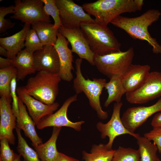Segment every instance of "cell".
I'll return each instance as SVG.
<instances>
[{"mask_svg": "<svg viewBox=\"0 0 161 161\" xmlns=\"http://www.w3.org/2000/svg\"><path fill=\"white\" fill-rule=\"evenodd\" d=\"M161 15L158 10L149 9L137 17L118 16L110 23L124 30L133 39L146 41L152 47L153 53L161 54V45L151 36L148 30V27L157 21Z\"/></svg>", "mask_w": 161, "mask_h": 161, "instance_id": "cell-1", "label": "cell"}, {"mask_svg": "<svg viewBox=\"0 0 161 161\" xmlns=\"http://www.w3.org/2000/svg\"><path fill=\"white\" fill-rule=\"evenodd\" d=\"M143 4V0H98L85 3L82 6L88 14L95 17L96 23L107 26L121 14L141 10Z\"/></svg>", "mask_w": 161, "mask_h": 161, "instance_id": "cell-2", "label": "cell"}, {"mask_svg": "<svg viewBox=\"0 0 161 161\" xmlns=\"http://www.w3.org/2000/svg\"><path fill=\"white\" fill-rule=\"evenodd\" d=\"M80 28L95 55L102 56L120 51L121 44L107 26L95 21L82 23Z\"/></svg>", "mask_w": 161, "mask_h": 161, "instance_id": "cell-3", "label": "cell"}, {"mask_svg": "<svg viewBox=\"0 0 161 161\" xmlns=\"http://www.w3.org/2000/svg\"><path fill=\"white\" fill-rule=\"evenodd\" d=\"M82 59L77 58L75 62L76 77L73 81V89L76 94L83 92L88 99L91 107L96 112L98 117L105 120L108 117L107 112L103 111L101 106L100 97L106 83L105 79L94 78L86 79L81 71Z\"/></svg>", "mask_w": 161, "mask_h": 161, "instance_id": "cell-4", "label": "cell"}, {"mask_svg": "<svg viewBox=\"0 0 161 161\" xmlns=\"http://www.w3.org/2000/svg\"><path fill=\"white\" fill-rule=\"evenodd\" d=\"M61 80L58 73L40 71L30 78L23 87L30 96L44 103L51 105L55 102L58 94Z\"/></svg>", "mask_w": 161, "mask_h": 161, "instance_id": "cell-5", "label": "cell"}, {"mask_svg": "<svg viewBox=\"0 0 161 161\" xmlns=\"http://www.w3.org/2000/svg\"><path fill=\"white\" fill-rule=\"evenodd\" d=\"M134 56V49L132 47L125 51H120L102 56L95 55L94 66L110 79L122 75L132 64Z\"/></svg>", "mask_w": 161, "mask_h": 161, "instance_id": "cell-6", "label": "cell"}, {"mask_svg": "<svg viewBox=\"0 0 161 161\" xmlns=\"http://www.w3.org/2000/svg\"><path fill=\"white\" fill-rule=\"evenodd\" d=\"M14 2L15 13L11 18L31 25L40 21L51 22L41 0H16Z\"/></svg>", "mask_w": 161, "mask_h": 161, "instance_id": "cell-7", "label": "cell"}, {"mask_svg": "<svg viewBox=\"0 0 161 161\" xmlns=\"http://www.w3.org/2000/svg\"><path fill=\"white\" fill-rule=\"evenodd\" d=\"M59 11L62 27L66 29L80 28L81 24L94 21L89 14L85 12L82 6L72 0H55Z\"/></svg>", "mask_w": 161, "mask_h": 161, "instance_id": "cell-8", "label": "cell"}, {"mask_svg": "<svg viewBox=\"0 0 161 161\" xmlns=\"http://www.w3.org/2000/svg\"><path fill=\"white\" fill-rule=\"evenodd\" d=\"M123 103H115L113 106V111L110 120L106 123L99 122L96 125L97 129L100 133V137L105 139L107 137L109 141L106 145L109 149H112L115 139L120 135L128 134L136 139L140 136L138 134L130 132L125 127L120 117V112Z\"/></svg>", "mask_w": 161, "mask_h": 161, "instance_id": "cell-9", "label": "cell"}, {"mask_svg": "<svg viewBox=\"0 0 161 161\" xmlns=\"http://www.w3.org/2000/svg\"><path fill=\"white\" fill-rule=\"evenodd\" d=\"M126 98L131 104H143L161 96V72L150 73L144 83L136 90L126 93Z\"/></svg>", "mask_w": 161, "mask_h": 161, "instance_id": "cell-10", "label": "cell"}, {"mask_svg": "<svg viewBox=\"0 0 161 161\" xmlns=\"http://www.w3.org/2000/svg\"><path fill=\"white\" fill-rule=\"evenodd\" d=\"M161 112V97L154 104L149 106L133 107L127 109L121 117L126 128L130 132L134 131L154 114Z\"/></svg>", "mask_w": 161, "mask_h": 161, "instance_id": "cell-11", "label": "cell"}, {"mask_svg": "<svg viewBox=\"0 0 161 161\" xmlns=\"http://www.w3.org/2000/svg\"><path fill=\"white\" fill-rule=\"evenodd\" d=\"M78 95L69 97L64 103L61 107L52 114L43 117L36 125L38 129H42L48 127H61L63 126L71 128L77 131H80L82 125L85 123L83 120L72 122L67 117L68 108L72 103L77 100Z\"/></svg>", "mask_w": 161, "mask_h": 161, "instance_id": "cell-12", "label": "cell"}, {"mask_svg": "<svg viewBox=\"0 0 161 161\" xmlns=\"http://www.w3.org/2000/svg\"><path fill=\"white\" fill-rule=\"evenodd\" d=\"M16 93L27 107L30 115L36 126L43 117L53 113L59 106V104L56 102L51 105L44 103L28 94L23 86L17 88Z\"/></svg>", "mask_w": 161, "mask_h": 161, "instance_id": "cell-13", "label": "cell"}, {"mask_svg": "<svg viewBox=\"0 0 161 161\" xmlns=\"http://www.w3.org/2000/svg\"><path fill=\"white\" fill-rule=\"evenodd\" d=\"M58 31L70 44L72 52L76 54L80 58L85 59L91 65L94 66L95 54L91 49L80 28L69 29L61 27Z\"/></svg>", "mask_w": 161, "mask_h": 161, "instance_id": "cell-14", "label": "cell"}, {"mask_svg": "<svg viewBox=\"0 0 161 161\" xmlns=\"http://www.w3.org/2000/svg\"><path fill=\"white\" fill-rule=\"evenodd\" d=\"M34 67L36 71L58 73L60 69L59 58L54 46L45 45L33 53Z\"/></svg>", "mask_w": 161, "mask_h": 161, "instance_id": "cell-15", "label": "cell"}, {"mask_svg": "<svg viewBox=\"0 0 161 161\" xmlns=\"http://www.w3.org/2000/svg\"><path fill=\"white\" fill-rule=\"evenodd\" d=\"M12 99L4 97L0 99V140L6 138L9 143L14 145L15 137L13 130L16 125V118L11 105Z\"/></svg>", "mask_w": 161, "mask_h": 161, "instance_id": "cell-16", "label": "cell"}, {"mask_svg": "<svg viewBox=\"0 0 161 161\" xmlns=\"http://www.w3.org/2000/svg\"><path fill=\"white\" fill-rule=\"evenodd\" d=\"M69 42L59 31L57 39L54 46L56 49L59 58L60 69L58 73L61 80L69 82L73 78L72 71L74 70L72 51L68 47Z\"/></svg>", "mask_w": 161, "mask_h": 161, "instance_id": "cell-17", "label": "cell"}, {"mask_svg": "<svg viewBox=\"0 0 161 161\" xmlns=\"http://www.w3.org/2000/svg\"><path fill=\"white\" fill-rule=\"evenodd\" d=\"M148 65L132 64L122 75V82L126 93L134 91L145 82L150 73Z\"/></svg>", "mask_w": 161, "mask_h": 161, "instance_id": "cell-18", "label": "cell"}, {"mask_svg": "<svg viewBox=\"0 0 161 161\" xmlns=\"http://www.w3.org/2000/svg\"><path fill=\"white\" fill-rule=\"evenodd\" d=\"M18 101L19 114L16 117V126L23 130L25 136L32 141V145L33 147L42 143V139L36 132L35 125L28 114L26 106L18 97Z\"/></svg>", "mask_w": 161, "mask_h": 161, "instance_id": "cell-19", "label": "cell"}, {"mask_svg": "<svg viewBox=\"0 0 161 161\" xmlns=\"http://www.w3.org/2000/svg\"><path fill=\"white\" fill-rule=\"evenodd\" d=\"M31 24H25L19 31L10 36L0 38V46L8 52V58L13 60L17 54L24 47V42L28 31Z\"/></svg>", "mask_w": 161, "mask_h": 161, "instance_id": "cell-20", "label": "cell"}, {"mask_svg": "<svg viewBox=\"0 0 161 161\" xmlns=\"http://www.w3.org/2000/svg\"><path fill=\"white\" fill-rule=\"evenodd\" d=\"M33 53L26 48L21 51L12 60L13 66L17 70L16 80H23L29 75L34 73Z\"/></svg>", "mask_w": 161, "mask_h": 161, "instance_id": "cell-21", "label": "cell"}, {"mask_svg": "<svg viewBox=\"0 0 161 161\" xmlns=\"http://www.w3.org/2000/svg\"><path fill=\"white\" fill-rule=\"evenodd\" d=\"M61 129L53 127L52 134L46 143L34 147L41 161H55L59 152L56 147V141Z\"/></svg>", "mask_w": 161, "mask_h": 161, "instance_id": "cell-22", "label": "cell"}, {"mask_svg": "<svg viewBox=\"0 0 161 161\" xmlns=\"http://www.w3.org/2000/svg\"><path fill=\"white\" fill-rule=\"evenodd\" d=\"M50 22L40 21L32 24V29L36 32L43 45L54 46L57 39L58 29L53 27Z\"/></svg>", "mask_w": 161, "mask_h": 161, "instance_id": "cell-23", "label": "cell"}, {"mask_svg": "<svg viewBox=\"0 0 161 161\" xmlns=\"http://www.w3.org/2000/svg\"><path fill=\"white\" fill-rule=\"evenodd\" d=\"M104 88L107 90L108 96L104 103V106L108 107L113 102H121L123 95L126 93L124 87L122 75L114 77L105 84Z\"/></svg>", "mask_w": 161, "mask_h": 161, "instance_id": "cell-24", "label": "cell"}, {"mask_svg": "<svg viewBox=\"0 0 161 161\" xmlns=\"http://www.w3.org/2000/svg\"><path fill=\"white\" fill-rule=\"evenodd\" d=\"M115 151L107 148L106 144H94L90 153L82 151V158L85 161H112Z\"/></svg>", "mask_w": 161, "mask_h": 161, "instance_id": "cell-25", "label": "cell"}, {"mask_svg": "<svg viewBox=\"0 0 161 161\" xmlns=\"http://www.w3.org/2000/svg\"><path fill=\"white\" fill-rule=\"evenodd\" d=\"M139 146L141 161H158L157 145L145 137L139 136L136 139Z\"/></svg>", "mask_w": 161, "mask_h": 161, "instance_id": "cell-26", "label": "cell"}, {"mask_svg": "<svg viewBox=\"0 0 161 161\" xmlns=\"http://www.w3.org/2000/svg\"><path fill=\"white\" fill-rule=\"evenodd\" d=\"M17 69L12 66L0 69V95L12 99L10 93V84L13 78L16 77Z\"/></svg>", "mask_w": 161, "mask_h": 161, "instance_id": "cell-27", "label": "cell"}, {"mask_svg": "<svg viewBox=\"0 0 161 161\" xmlns=\"http://www.w3.org/2000/svg\"><path fill=\"white\" fill-rule=\"evenodd\" d=\"M18 140L17 150L24 158V161H41L35 151L30 147L22 136L21 129L15 128Z\"/></svg>", "mask_w": 161, "mask_h": 161, "instance_id": "cell-28", "label": "cell"}, {"mask_svg": "<svg viewBox=\"0 0 161 161\" xmlns=\"http://www.w3.org/2000/svg\"><path fill=\"white\" fill-rule=\"evenodd\" d=\"M112 161H141L139 151L120 146L115 150Z\"/></svg>", "mask_w": 161, "mask_h": 161, "instance_id": "cell-29", "label": "cell"}, {"mask_svg": "<svg viewBox=\"0 0 161 161\" xmlns=\"http://www.w3.org/2000/svg\"><path fill=\"white\" fill-rule=\"evenodd\" d=\"M43 2L45 11L49 16L53 18L54 23L53 27L58 29L62 26L60 18L59 11L56 5L55 0H41Z\"/></svg>", "mask_w": 161, "mask_h": 161, "instance_id": "cell-30", "label": "cell"}, {"mask_svg": "<svg viewBox=\"0 0 161 161\" xmlns=\"http://www.w3.org/2000/svg\"><path fill=\"white\" fill-rule=\"evenodd\" d=\"M43 46L36 32L32 29L28 31L24 42L27 49L32 52L41 49Z\"/></svg>", "mask_w": 161, "mask_h": 161, "instance_id": "cell-31", "label": "cell"}, {"mask_svg": "<svg viewBox=\"0 0 161 161\" xmlns=\"http://www.w3.org/2000/svg\"><path fill=\"white\" fill-rule=\"evenodd\" d=\"M15 13L14 5L7 7L1 6L0 7V33L5 32L7 30L13 28L16 23L12 22L9 19H5L7 14Z\"/></svg>", "mask_w": 161, "mask_h": 161, "instance_id": "cell-32", "label": "cell"}, {"mask_svg": "<svg viewBox=\"0 0 161 161\" xmlns=\"http://www.w3.org/2000/svg\"><path fill=\"white\" fill-rule=\"evenodd\" d=\"M0 140V159L2 161H13L18 155L11 149L6 138H3Z\"/></svg>", "mask_w": 161, "mask_h": 161, "instance_id": "cell-33", "label": "cell"}, {"mask_svg": "<svg viewBox=\"0 0 161 161\" xmlns=\"http://www.w3.org/2000/svg\"><path fill=\"white\" fill-rule=\"evenodd\" d=\"M144 136L153 141L157 145L159 152L161 153V127L153 128L150 131L145 133Z\"/></svg>", "mask_w": 161, "mask_h": 161, "instance_id": "cell-34", "label": "cell"}, {"mask_svg": "<svg viewBox=\"0 0 161 161\" xmlns=\"http://www.w3.org/2000/svg\"><path fill=\"white\" fill-rule=\"evenodd\" d=\"M16 77L12 79L10 84V93L12 98V109L16 118L19 114L18 97L16 93Z\"/></svg>", "mask_w": 161, "mask_h": 161, "instance_id": "cell-35", "label": "cell"}, {"mask_svg": "<svg viewBox=\"0 0 161 161\" xmlns=\"http://www.w3.org/2000/svg\"><path fill=\"white\" fill-rule=\"evenodd\" d=\"M151 125L153 128L161 127V112L154 116L151 121Z\"/></svg>", "mask_w": 161, "mask_h": 161, "instance_id": "cell-36", "label": "cell"}, {"mask_svg": "<svg viewBox=\"0 0 161 161\" xmlns=\"http://www.w3.org/2000/svg\"><path fill=\"white\" fill-rule=\"evenodd\" d=\"M12 66H13L12 60L8 58H5L1 57H0V69Z\"/></svg>", "mask_w": 161, "mask_h": 161, "instance_id": "cell-37", "label": "cell"}, {"mask_svg": "<svg viewBox=\"0 0 161 161\" xmlns=\"http://www.w3.org/2000/svg\"><path fill=\"white\" fill-rule=\"evenodd\" d=\"M55 161H81L72 157H69L61 152L59 153Z\"/></svg>", "mask_w": 161, "mask_h": 161, "instance_id": "cell-38", "label": "cell"}, {"mask_svg": "<svg viewBox=\"0 0 161 161\" xmlns=\"http://www.w3.org/2000/svg\"><path fill=\"white\" fill-rule=\"evenodd\" d=\"M0 55L8 58V52L7 50L4 47L0 46Z\"/></svg>", "mask_w": 161, "mask_h": 161, "instance_id": "cell-39", "label": "cell"}, {"mask_svg": "<svg viewBox=\"0 0 161 161\" xmlns=\"http://www.w3.org/2000/svg\"><path fill=\"white\" fill-rule=\"evenodd\" d=\"M21 156L20 154H18L17 157L13 161H21Z\"/></svg>", "mask_w": 161, "mask_h": 161, "instance_id": "cell-40", "label": "cell"}, {"mask_svg": "<svg viewBox=\"0 0 161 161\" xmlns=\"http://www.w3.org/2000/svg\"><path fill=\"white\" fill-rule=\"evenodd\" d=\"M158 161H161L160 160V159H159Z\"/></svg>", "mask_w": 161, "mask_h": 161, "instance_id": "cell-41", "label": "cell"}, {"mask_svg": "<svg viewBox=\"0 0 161 161\" xmlns=\"http://www.w3.org/2000/svg\"><path fill=\"white\" fill-rule=\"evenodd\" d=\"M0 161H2V160L1 159H0Z\"/></svg>", "mask_w": 161, "mask_h": 161, "instance_id": "cell-42", "label": "cell"}]
</instances>
